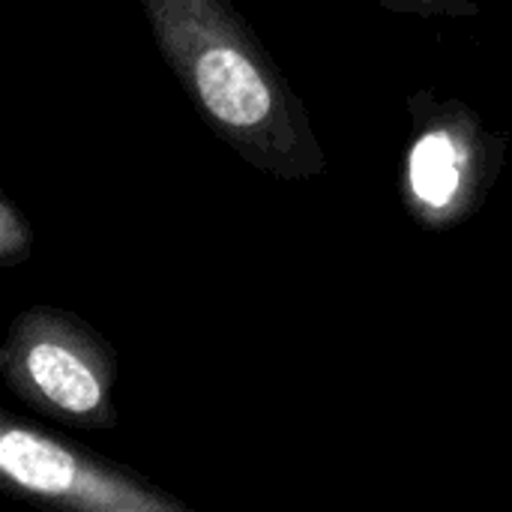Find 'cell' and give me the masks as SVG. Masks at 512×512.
Returning <instances> with one entry per match:
<instances>
[{
  "mask_svg": "<svg viewBox=\"0 0 512 512\" xmlns=\"http://www.w3.org/2000/svg\"><path fill=\"white\" fill-rule=\"evenodd\" d=\"M0 468L3 474L27 492L66 498L84 507H108V510H150L159 507L147 498H135L120 492L111 480L90 474L78 465L54 441H45L33 432L6 429L0 438Z\"/></svg>",
  "mask_w": 512,
  "mask_h": 512,
  "instance_id": "obj_1",
  "label": "cell"
},
{
  "mask_svg": "<svg viewBox=\"0 0 512 512\" xmlns=\"http://www.w3.org/2000/svg\"><path fill=\"white\" fill-rule=\"evenodd\" d=\"M27 375L36 390L66 414H90L99 405V381L69 348L39 342L27 354Z\"/></svg>",
  "mask_w": 512,
  "mask_h": 512,
  "instance_id": "obj_3",
  "label": "cell"
},
{
  "mask_svg": "<svg viewBox=\"0 0 512 512\" xmlns=\"http://www.w3.org/2000/svg\"><path fill=\"white\" fill-rule=\"evenodd\" d=\"M195 87L207 111L234 129L258 126L273 105L264 75L234 48H210L198 57Z\"/></svg>",
  "mask_w": 512,
  "mask_h": 512,
  "instance_id": "obj_2",
  "label": "cell"
},
{
  "mask_svg": "<svg viewBox=\"0 0 512 512\" xmlns=\"http://www.w3.org/2000/svg\"><path fill=\"white\" fill-rule=\"evenodd\" d=\"M411 186L426 204H447L459 189L456 147L444 132H429L411 153Z\"/></svg>",
  "mask_w": 512,
  "mask_h": 512,
  "instance_id": "obj_4",
  "label": "cell"
}]
</instances>
